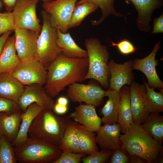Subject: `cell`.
I'll use <instances>...</instances> for the list:
<instances>
[{"instance_id":"8fae6325","label":"cell","mask_w":163,"mask_h":163,"mask_svg":"<svg viewBox=\"0 0 163 163\" xmlns=\"http://www.w3.org/2000/svg\"><path fill=\"white\" fill-rule=\"evenodd\" d=\"M161 46V42L158 41L154 46L152 52L147 56L142 59L136 58L133 61V69L138 70L143 73L146 77L147 84L150 88L163 90V82L157 73L156 66L158 65V60L155 59L156 54Z\"/></svg>"},{"instance_id":"52a82bcc","label":"cell","mask_w":163,"mask_h":163,"mask_svg":"<svg viewBox=\"0 0 163 163\" xmlns=\"http://www.w3.org/2000/svg\"><path fill=\"white\" fill-rule=\"evenodd\" d=\"M78 0H53L43 2V9L49 15L51 26L62 33L67 32L72 14Z\"/></svg>"},{"instance_id":"4316f807","label":"cell","mask_w":163,"mask_h":163,"mask_svg":"<svg viewBox=\"0 0 163 163\" xmlns=\"http://www.w3.org/2000/svg\"><path fill=\"white\" fill-rule=\"evenodd\" d=\"M154 139L162 144L163 141V117L159 113H149L141 124Z\"/></svg>"},{"instance_id":"4fadbf2b","label":"cell","mask_w":163,"mask_h":163,"mask_svg":"<svg viewBox=\"0 0 163 163\" xmlns=\"http://www.w3.org/2000/svg\"><path fill=\"white\" fill-rule=\"evenodd\" d=\"M133 61L129 60L123 64H117L112 59L107 64L110 74L109 88L120 92L124 85L130 86L134 81L132 71Z\"/></svg>"},{"instance_id":"44dd1931","label":"cell","mask_w":163,"mask_h":163,"mask_svg":"<svg viewBox=\"0 0 163 163\" xmlns=\"http://www.w3.org/2000/svg\"><path fill=\"white\" fill-rule=\"evenodd\" d=\"M25 87L10 73H0V96L18 104Z\"/></svg>"},{"instance_id":"ee69618b","label":"cell","mask_w":163,"mask_h":163,"mask_svg":"<svg viewBox=\"0 0 163 163\" xmlns=\"http://www.w3.org/2000/svg\"><path fill=\"white\" fill-rule=\"evenodd\" d=\"M57 103L62 105L67 106L68 101L66 97H61L58 98Z\"/></svg>"},{"instance_id":"603a6c76","label":"cell","mask_w":163,"mask_h":163,"mask_svg":"<svg viewBox=\"0 0 163 163\" xmlns=\"http://www.w3.org/2000/svg\"><path fill=\"white\" fill-rule=\"evenodd\" d=\"M105 96L108 97V100L99 110L100 114L102 116L101 118L102 123L108 124L117 123L119 92L109 88L105 91Z\"/></svg>"},{"instance_id":"cb8c5ba5","label":"cell","mask_w":163,"mask_h":163,"mask_svg":"<svg viewBox=\"0 0 163 163\" xmlns=\"http://www.w3.org/2000/svg\"><path fill=\"white\" fill-rule=\"evenodd\" d=\"M21 111L14 113L0 112V135L6 136L13 142L15 139L19 129Z\"/></svg>"},{"instance_id":"2e32d148","label":"cell","mask_w":163,"mask_h":163,"mask_svg":"<svg viewBox=\"0 0 163 163\" xmlns=\"http://www.w3.org/2000/svg\"><path fill=\"white\" fill-rule=\"evenodd\" d=\"M129 87L133 121L141 124L149 114L145 108L146 88L144 85L134 81Z\"/></svg>"},{"instance_id":"f6af8a7d","label":"cell","mask_w":163,"mask_h":163,"mask_svg":"<svg viewBox=\"0 0 163 163\" xmlns=\"http://www.w3.org/2000/svg\"><path fill=\"white\" fill-rule=\"evenodd\" d=\"M43 2H47L53 0H41Z\"/></svg>"},{"instance_id":"ba28073f","label":"cell","mask_w":163,"mask_h":163,"mask_svg":"<svg viewBox=\"0 0 163 163\" xmlns=\"http://www.w3.org/2000/svg\"><path fill=\"white\" fill-rule=\"evenodd\" d=\"M40 0H16L11 11L15 29H30L40 33L42 26L37 15L36 8Z\"/></svg>"},{"instance_id":"836d02e7","label":"cell","mask_w":163,"mask_h":163,"mask_svg":"<svg viewBox=\"0 0 163 163\" xmlns=\"http://www.w3.org/2000/svg\"><path fill=\"white\" fill-rule=\"evenodd\" d=\"M15 29L14 21L11 12L0 14V35Z\"/></svg>"},{"instance_id":"7bdbcfd3","label":"cell","mask_w":163,"mask_h":163,"mask_svg":"<svg viewBox=\"0 0 163 163\" xmlns=\"http://www.w3.org/2000/svg\"><path fill=\"white\" fill-rule=\"evenodd\" d=\"M129 162L131 163H144L143 159L136 155H130Z\"/></svg>"},{"instance_id":"277c9868","label":"cell","mask_w":163,"mask_h":163,"mask_svg":"<svg viewBox=\"0 0 163 163\" xmlns=\"http://www.w3.org/2000/svg\"><path fill=\"white\" fill-rule=\"evenodd\" d=\"M85 44L88 55V68L84 81L93 79L104 88H108L110 75L107 64L110 54L107 47L101 44L97 37L86 39Z\"/></svg>"},{"instance_id":"e575fe53","label":"cell","mask_w":163,"mask_h":163,"mask_svg":"<svg viewBox=\"0 0 163 163\" xmlns=\"http://www.w3.org/2000/svg\"><path fill=\"white\" fill-rule=\"evenodd\" d=\"M86 155L84 153L62 152L59 157L53 163H80Z\"/></svg>"},{"instance_id":"ffe728a7","label":"cell","mask_w":163,"mask_h":163,"mask_svg":"<svg viewBox=\"0 0 163 163\" xmlns=\"http://www.w3.org/2000/svg\"><path fill=\"white\" fill-rule=\"evenodd\" d=\"M119 93L117 123L121 127L122 132L124 133L129 125L134 123L131 107L129 87L124 85L121 88Z\"/></svg>"},{"instance_id":"d4e9b609","label":"cell","mask_w":163,"mask_h":163,"mask_svg":"<svg viewBox=\"0 0 163 163\" xmlns=\"http://www.w3.org/2000/svg\"><path fill=\"white\" fill-rule=\"evenodd\" d=\"M57 43L62 52L69 57L73 58L88 57L87 50L79 46L69 32L62 33L57 30Z\"/></svg>"},{"instance_id":"83f0119b","label":"cell","mask_w":163,"mask_h":163,"mask_svg":"<svg viewBox=\"0 0 163 163\" xmlns=\"http://www.w3.org/2000/svg\"><path fill=\"white\" fill-rule=\"evenodd\" d=\"M77 133L80 148L83 153L88 155L98 151L94 132L88 131L82 125L78 124Z\"/></svg>"},{"instance_id":"7402d4cb","label":"cell","mask_w":163,"mask_h":163,"mask_svg":"<svg viewBox=\"0 0 163 163\" xmlns=\"http://www.w3.org/2000/svg\"><path fill=\"white\" fill-rule=\"evenodd\" d=\"M43 109L36 103L28 106L26 110L21 113V122L17 136L12 143L13 147L19 145L28 138V132L30 126L35 118Z\"/></svg>"},{"instance_id":"7a4b0ae2","label":"cell","mask_w":163,"mask_h":163,"mask_svg":"<svg viewBox=\"0 0 163 163\" xmlns=\"http://www.w3.org/2000/svg\"><path fill=\"white\" fill-rule=\"evenodd\" d=\"M121 147L130 155H136L148 163L157 159L162 144L153 138L141 124L129 125L127 131L120 135Z\"/></svg>"},{"instance_id":"6da1fadb","label":"cell","mask_w":163,"mask_h":163,"mask_svg":"<svg viewBox=\"0 0 163 163\" xmlns=\"http://www.w3.org/2000/svg\"><path fill=\"white\" fill-rule=\"evenodd\" d=\"M88 68V57L71 58L62 52L47 68L46 92L53 98L67 86L84 81Z\"/></svg>"},{"instance_id":"b9f144b4","label":"cell","mask_w":163,"mask_h":163,"mask_svg":"<svg viewBox=\"0 0 163 163\" xmlns=\"http://www.w3.org/2000/svg\"><path fill=\"white\" fill-rule=\"evenodd\" d=\"M12 31L6 32L0 37V55L1 54L4 44L7 39L10 36Z\"/></svg>"},{"instance_id":"d590c367","label":"cell","mask_w":163,"mask_h":163,"mask_svg":"<svg viewBox=\"0 0 163 163\" xmlns=\"http://www.w3.org/2000/svg\"><path fill=\"white\" fill-rule=\"evenodd\" d=\"M19 111H21V110L18 103L0 96V112L12 113Z\"/></svg>"},{"instance_id":"ac0fdd59","label":"cell","mask_w":163,"mask_h":163,"mask_svg":"<svg viewBox=\"0 0 163 163\" xmlns=\"http://www.w3.org/2000/svg\"><path fill=\"white\" fill-rule=\"evenodd\" d=\"M95 108L92 105L80 104L75 107V111L69 113V116L88 130L96 132L102 123L101 118L97 113Z\"/></svg>"},{"instance_id":"5bb4252c","label":"cell","mask_w":163,"mask_h":163,"mask_svg":"<svg viewBox=\"0 0 163 163\" xmlns=\"http://www.w3.org/2000/svg\"><path fill=\"white\" fill-rule=\"evenodd\" d=\"M15 45L21 61L34 57L40 33L30 29L15 28Z\"/></svg>"},{"instance_id":"74e56055","label":"cell","mask_w":163,"mask_h":163,"mask_svg":"<svg viewBox=\"0 0 163 163\" xmlns=\"http://www.w3.org/2000/svg\"><path fill=\"white\" fill-rule=\"evenodd\" d=\"M121 147L113 151L109 161L110 163H127L129 162V158L124 152Z\"/></svg>"},{"instance_id":"4dcf8cb0","label":"cell","mask_w":163,"mask_h":163,"mask_svg":"<svg viewBox=\"0 0 163 163\" xmlns=\"http://www.w3.org/2000/svg\"><path fill=\"white\" fill-rule=\"evenodd\" d=\"M98 8L96 5L89 2L76 4L70 18L69 29L79 25L88 15Z\"/></svg>"},{"instance_id":"1f68e13d","label":"cell","mask_w":163,"mask_h":163,"mask_svg":"<svg viewBox=\"0 0 163 163\" xmlns=\"http://www.w3.org/2000/svg\"><path fill=\"white\" fill-rule=\"evenodd\" d=\"M14 147L5 136L0 135V163H16Z\"/></svg>"},{"instance_id":"9c48e42d","label":"cell","mask_w":163,"mask_h":163,"mask_svg":"<svg viewBox=\"0 0 163 163\" xmlns=\"http://www.w3.org/2000/svg\"><path fill=\"white\" fill-rule=\"evenodd\" d=\"M10 73L24 85L34 84L43 85L46 81L47 69L42 63L33 57L21 61Z\"/></svg>"},{"instance_id":"30bf717a","label":"cell","mask_w":163,"mask_h":163,"mask_svg":"<svg viewBox=\"0 0 163 163\" xmlns=\"http://www.w3.org/2000/svg\"><path fill=\"white\" fill-rule=\"evenodd\" d=\"M105 91L95 83L84 84L75 82L68 86L66 96L73 102L81 104L84 102L96 107L102 103Z\"/></svg>"},{"instance_id":"5b68a950","label":"cell","mask_w":163,"mask_h":163,"mask_svg":"<svg viewBox=\"0 0 163 163\" xmlns=\"http://www.w3.org/2000/svg\"><path fill=\"white\" fill-rule=\"evenodd\" d=\"M14 147L16 160L20 163H53L62 152L58 145L29 137Z\"/></svg>"},{"instance_id":"ab89813d","label":"cell","mask_w":163,"mask_h":163,"mask_svg":"<svg viewBox=\"0 0 163 163\" xmlns=\"http://www.w3.org/2000/svg\"><path fill=\"white\" fill-rule=\"evenodd\" d=\"M17 0H1L5 9L8 12H11Z\"/></svg>"},{"instance_id":"f35d334b","label":"cell","mask_w":163,"mask_h":163,"mask_svg":"<svg viewBox=\"0 0 163 163\" xmlns=\"http://www.w3.org/2000/svg\"><path fill=\"white\" fill-rule=\"evenodd\" d=\"M153 31L150 34L163 33V15L162 12L160 17L153 19Z\"/></svg>"},{"instance_id":"e0dca14e","label":"cell","mask_w":163,"mask_h":163,"mask_svg":"<svg viewBox=\"0 0 163 163\" xmlns=\"http://www.w3.org/2000/svg\"><path fill=\"white\" fill-rule=\"evenodd\" d=\"M121 127L117 123L113 124H104L96 132V142L101 149H108L114 151L121 147L120 139Z\"/></svg>"},{"instance_id":"d6a6232c","label":"cell","mask_w":163,"mask_h":163,"mask_svg":"<svg viewBox=\"0 0 163 163\" xmlns=\"http://www.w3.org/2000/svg\"><path fill=\"white\" fill-rule=\"evenodd\" d=\"M113 151L103 149L100 151L84 157L82 161L84 163H104L110 157Z\"/></svg>"},{"instance_id":"f546056e","label":"cell","mask_w":163,"mask_h":163,"mask_svg":"<svg viewBox=\"0 0 163 163\" xmlns=\"http://www.w3.org/2000/svg\"><path fill=\"white\" fill-rule=\"evenodd\" d=\"M115 0H80L76 4L84 2L92 3L100 8L102 13L101 17L98 20H92L91 24L94 26H97L102 23L104 20L111 14L116 17H122L124 16L121 13L117 12L114 6Z\"/></svg>"},{"instance_id":"8d00e7d4","label":"cell","mask_w":163,"mask_h":163,"mask_svg":"<svg viewBox=\"0 0 163 163\" xmlns=\"http://www.w3.org/2000/svg\"><path fill=\"white\" fill-rule=\"evenodd\" d=\"M110 41L111 43L110 46H117L119 52L122 54L128 55L134 53L136 51V49L133 44L126 39L123 40L117 43Z\"/></svg>"},{"instance_id":"8992f818","label":"cell","mask_w":163,"mask_h":163,"mask_svg":"<svg viewBox=\"0 0 163 163\" xmlns=\"http://www.w3.org/2000/svg\"><path fill=\"white\" fill-rule=\"evenodd\" d=\"M41 14L43 24L34 57L47 68L62 52L57 43V30L51 26L49 15L43 9Z\"/></svg>"},{"instance_id":"d6986e66","label":"cell","mask_w":163,"mask_h":163,"mask_svg":"<svg viewBox=\"0 0 163 163\" xmlns=\"http://www.w3.org/2000/svg\"><path fill=\"white\" fill-rule=\"evenodd\" d=\"M15 42L14 34L9 36L5 42L0 55V73H11L21 62L17 54Z\"/></svg>"},{"instance_id":"484cf974","label":"cell","mask_w":163,"mask_h":163,"mask_svg":"<svg viewBox=\"0 0 163 163\" xmlns=\"http://www.w3.org/2000/svg\"><path fill=\"white\" fill-rule=\"evenodd\" d=\"M77 122L71 120L59 145L62 152L83 153L79 146L77 133Z\"/></svg>"},{"instance_id":"60d3db41","label":"cell","mask_w":163,"mask_h":163,"mask_svg":"<svg viewBox=\"0 0 163 163\" xmlns=\"http://www.w3.org/2000/svg\"><path fill=\"white\" fill-rule=\"evenodd\" d=\"M67 106L57 103L55 104L53 109L56 113L62 114L67 112L68 109Z\"/></svg>"},{"instance_id":"9a60e30c","label":"cell","mask_w":163,"mask_h":163,"mask_svg":"<svg viewBox=\"0 0 163 163\" xmlns=\"http://www.w3.org/2000/svg\"><path fill=\"white\" fill-rule=\"evenodd\" d=\"M133 4L138 12L136 24L141 31L149 32L151 29L150 23L153 12L163 5V0H125Z\"/></svg>"},{"instance_id":"3957f363","label":"cell","mask_w":163,"mask_h":163,"mask_svg":"<svg viewBox=\"0 0 163 163\" xmlns=\"http://www.w3.org/2000/svg\"><path fill=\"white\" fill-rule=\"evenodd\" d=\"M71 121L69 115L60 117L52 110L43 109L33 121L28 137L59 146Z\"/></svg>"},{"instance_id":"7c38bea8","label":"cell","mask_w":163,"mask_h":163,"mask_svg":"<svg viewBox=\"0 0 163 163\" xmlns=\"http://www.w3.org/2000/svg\"><path fill=\"white\" fill-rule=\"evenodd\" d=\"M33 103H36L44 109L52 110L55 104L53 98L46 92L43 85L38 84L25 86L18 104L24 112Z\"/></svg>"},{"instance_id":"bcb514c9","label":"cell","mask_w":163,"mask_h":163,"mask_svg":"<svg viewBox=\"0 0 163 163\" xmlns=\"http://www.w3.org/2000/svg\"><path fill=\"white\" fill-rule=\"evenodd\" d=\"M2 6V2H1L0 1V9L1 8ZM2 13L0 12V14H2Z\"/></svg>"},{"instance_id":"f1b7e54d","label":"cell","mask_w":163,"mask_h":163,"mask_svg":"<svg viewBox=\"0 0 163 163\" xmlns=\"http://www.w3.org/2000/svg\"><path fill=\"white\" fill-rule=\"evenodd\" d=\"M146 89L145 108L146 112L150 113H160L163 111V91H155L154 89L150 88L143 78Z\"/></svg>"}]
</instances>
